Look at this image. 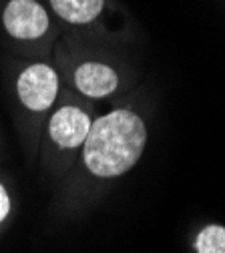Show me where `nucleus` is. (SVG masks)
<instances>
[{
  "instance_id": "7",
  "label": "nucleus",
  "mask_w": 225,
  "mask_h": 253,
  "mask_svg": "<svg viewBox=\"0 0 225 253\" xmlns=\"http://www.w3.org/2000/svg\"><path fill=\"white\" fill-rule=\"evenodd\" d=\"M197 253H225V227L207 225L199 231L195 239Z\"/></svg>"
},
{
  "instance_id": "3",
  "label": "nucleus",
  "mask_w": 225,
  "mask_h": 253,
  "mask_svg": "<svg viewBox=\"0 0 225 253\" xmlns=\"http://www.w3.org/2000/svg\"><path fill=\"white\" fill-rule=\"evenodd\" d=\"M2 20L8 35L22 41L39 39L48 28V14L35 0H10Z\"/></svg>"
},
{
  "instance_id": "4",
  "label": "nucleus",
  "mask_w": 225,
  "mask_h": 253,
  "mask_svg": "<svg viewBox=\"0 0 225 253\" xmlns=\"http://www.w3.org/2000/svg\"><path fill=\"white\" fill-rule=\"evenodd\" d=\"M90 125L92 123L85 111L77 107H62L50 117L48 135L60 149H77L85 143Z\"/></svg>"
},
{
  "instance_id": "1",
  "label": "nucleus",
  "mask_w": 225,
  "mask_h": 253,
  "mask_svg": "<svg viewBox=\"0 0 225 253\" xmlns=\"http://www.w3.org/2000/svg\"><path fill=\"white\" fill-rule=\"evenodd\" d=\"M147 145V126L127 109L113 111L94 121L83 143L87 169L96 177H119L133 169Z\"/></svg>"
},
{
  "instance_id": "6",
  "label": "nucleus",
  "mask_w": 225,
  "mask_h": 253,
  "mask_svg": "<svg viewBox=\"0 0 225 253\" xmlns=\"http://www.w3.org/2000/svg\"><path fill=\"white\" fill-rule=\"evenodd\" d=\"M54 12L73 24H87L101 14L105 0H50Z\"/></svg>"
},
{
  "instance_id": "5",
  "label": "nucleus",
  "mask_w": 225,
  "mask_h": 253,
  "mask_svg": "<svg viewBox=\"0 0 225 253\" xmlns=\"http://www.w3.org/2000/svg\"><path fill=\"white\" fill-rule=\"evenodd\" d=\"M75 84L77 88L90 99H103L119 86L117 73L101 62H85L75 73Z\"/></svg>"
},
{
  "instance_id": "8",
  "label": "nucleus",
  "mask_w": 225,
  "mask_h": 253,
  "mask_svg": "<svg viewBox=\"0 0 225 253\" xmlns=\"http://www.w3.org/2000/svg\"><path fill=\"white\" fill-rule=\"evenodd\" d=\"M8 213H10V197L6 193L4 185L0 183V225H2V221L8 217Z\"/></svg>"
},
{
  "instance_id": "2",
  "label": "nucleus",
  "mask_w": 225,
  "mask_h": 253,
  "mask_svg": "<svg viewBox=\"0 0 225 253\" xmlns=\"http://www.w3.org/2000/svg\"><path fill=\"white\" fill-rule=\"evenodd\" d=\"M18 99L22 105L35 113L50 109L58 92V77L48 65H32L28 67L16 83Z\"/></svg>"
}]
</instances>
